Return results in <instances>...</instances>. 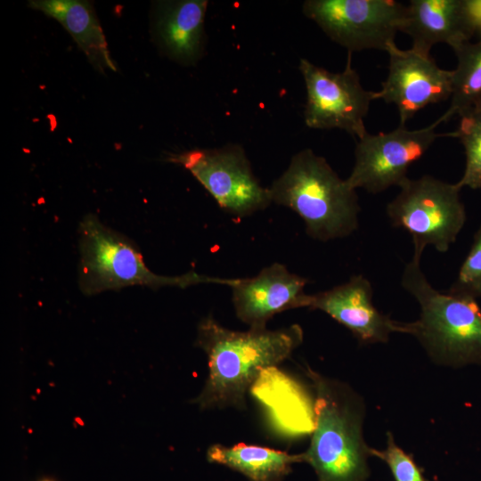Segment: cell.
Returning <instances> with one entry per match:
<instances>
[{
  "label": "cell",
  "instance_id": "6da1fadb",
  "mask_svg": "<svg viewBox=\"0 0 481 481\" xmlns=\"http://www.w3.org/2000/svg\"><path fill=\"white\" fill-rule=\"evenodd\" d=\"M304 339L298 324L278 330L236 331L203 318L197 328L196 345L208 357V374L192 403L201 410L246 409V395L267 370L288 359Z\"/></svg>",
  "mask_w": 481,
  "mask_h": 481
},
{
  "label": "cell",
  "instance_id": "7a4b0ae2",
  "mask_svg": "<svg viewBox=\"0 0 481 481\" xmlns=\"http://www.w3.org/2000/svg\"><path fill=\"white\" fill-rule=\"evenodd\" d=\"M314 399V428L303 461L317 481H366L370 446L363 438L365 406L348 384L310 368Z\"/></svg>",
  "mask_w": 481,
  "mask_h": 481
},
{
  "label": "cell",
  "instance_id": "3957f363",
  "mask_svg": "<svg viewBox=\"0 0 481 481\" xmlns=\"http://www.w3.org/2000/svg\"><path fill=\"white\" fill-rule=\"evenodd\" d=\"M421 256L413 251L402 275V286L420 309L418 320L402 322L403 333L416 338L436 364L481 365V306L472 298L435 289L421 270Z\"/></svg>",
  "mask_w": 481,
  "mask_h": 481
},
{
  "label": "cell",
  "instance_id": "277c9868",
  "mask_svg": "<svg viewBox=\"0 0 481 481\" xmlns=\"http://www.w3.org/2000/svg\"><path fill=\"white\" fill-rule=\"evenodd\" d=\"M268 189L272 202L296 212L313 239L327 241L343 238L358 227L356 190L311 149L296 153Z\"/></svg>",
  "mask_w": 481,
  "mask_h": 481
},
{
  "label": "cell",
  "instance_id": "5b68a950",
  "mask_svg": "<svg viewBox=\"0 0 481 481\" xmlns=\"http://www.w3.org/2000/svg\"><path fill=\"white\" fill-rule=\"evenodd\" d=\"M78 284L86 295H95L130 286L157 289L165 286L186 288L200 283L231 287L235 279H224L189 272L179 276L153 273L138 247L126 236L88 214L78 226Z\"/></svg>",
  "mask_w": 481,
  "mask_h": 481
},
{
  "label": "cell",
  "instance_id": "8992f818",
  "mask_svg": "<svg viewBox=\"0 0 481 481\" xmlns=\"http://www.w3.org/2000/svg\"><path fill=\"white\" fill-rule=\"evenodd\" d=\"M399 187L386 209L392 225L412 235L413 251L422 254L427 246H432L446 252L467 219L461 188L429 175L408 177Z\"/></svg>",
  "mask_w": 481,
  "mask_h": 481
},
{
  "label": "cell",
  "instance_id": "52a82bcc",
  "mask_svg": "<svg viewBox=\"0 0 481 481\" xmlns=\"http://www.w3.org/2000/svg\"><path fill=\"white\" fill-rule=\"evenodd\" d=\"M167 159L187 169L219 207L233 216H250L272 203L269 189L254 175L240 145L193 149L170 154Z\"/></svg>",
  "mask_w": 481,
  "mask_h": 481
},
{
  "label": "cell",
  "instance_id": "ba28073f",
  "mask_svg": "<svg viewBox=\"0 0 481 481\" xmlns=\"http://www.w3.org/2000/svg\"><path fill=\"white\" fill-rule=\"evenodd\" d=\"M302 10L332 41L353 53L386 51L401 31L406 5L394 0H307Z\"/></svg>",
  "mask_w": 481,
  "mask_h": 481
},
{
  "label": "cell",
  "instance_id": "9c48e42d",
  "mask_svg": "<svg viewBox=\"0 0 481 481\" xmlns=\"http://www.w3.org/2000/svg\"><path fill=\"white\" fill-rule=\"evenodd\" d=\"M351 60L348 52L346 67L338 73L306 59L300 60L298 69L306 88V125L314 129H342L359 140L368 133L364 118L375 92L363 87Z\"/></svg>",
  "mask_w": 481,
  "mask_h": 481
},
{
  "label": "cell",
  "instance_id": "30bf717a",
  "mask_svg": "<svg viewBox=\"0 0 481 481\" xmlns=\"http://www.w3.org/2000/svg\"><path fill=\"white\" fill-rule=\"evenodd\" d=\"M443 122L441 116L420 129L409 130L399 125L388 133H367L357 141L355 165L346 181L353 189L363 188L371 193L400 186L408 178L409 167L419 160L437 138L452 137V132H436Z\"/></svg>",
  "mask_w": 481,
  "mask_h": 481
},
{
  "label": "cell",
  "instance_id": "8fae6325",
  "mask_svg": "<svg viewBox=\"0 0 481 481\" xmlns=\"http://www.w3.org/2000/svg\"><path fill=\"white\" fill-rule=\"evenodd\" d=\"M386 52L388 74L374 100L395 105L399 125L405 126L424 107L451 97L452 71L439 68L429 53L412 47L402 50L395 42Z\"/></svg>",
  "mask_w": 481,
  "mask_h": 481
},
{
  "label": "cell",
  "instance_id": "7c38bea8",
  "mask_svg": "<svg viewBox=\"0 0 481 481\" xmlns=\"http://www.w3.org/2000/svg\"><path fill=\"white\" fill-rule=\"evenodd\" d=\"M307 280L274 263L254 277L236 279L232 287L237 317L249 329H266L281 312L308 307L311 295L305 293Z\"/></svg>",
  "mask_w": 481,
  "mask_h": 481
},
{
  "label": "cell",
  "instance_id": "4fadbf2b",
  "mask_svg": "<svg viewBox=\"0 0 481 481\" xmlns=\"http://www.w3.org/2000/svg\"><path fill=\"white\" fill-rule=\"evenodd\" d=\"M372 287L363 275L330 289L311 295L307 308L320 310L348 329L362 344L386 343L394 332L403 333L402 322L379 311Z\"/></svg>",
  "mask_w": 481,
  "mask_h": 481
},
{
  "label": "cell",
  "instance_id": "5bb4252c",
  "mask_svg": "<svg viewBox=\"0 0 481 481\" xmlns=\"http://www.w3.org/2000/svg\"><path fill=\"white\" fill-rule=\"evenodd\" d=\"M401 31L412 37V48L428 53L439 43L453 49L477 32L469 0H412Z\"/></svg>",
  "mask_w": 481,
  "mask_h": 481
},
{
  "label": "cell",
  "instance_id": "9a60e30c",
  "mask_svg": "<svg viewBox=\"0 0 481 481\" xmlns=\"http://www.w3.org/2000/svg\"><path fill=\"white\" fill-rule=\"evenodd\" d=\"M207 0L161 2L155 31L162 48L175 61L192 64L202 54Z\"/></svg>",
  "mask_w": 481,
  "mask_h": 481
},
{
  "label": "cell",
  "instance_id": "2e32d148",
  "mask_svg": "<svg viewBox=\"0 0 481 481\" xmlns=\"http://www.w3.org/2000/svg\"><path fill=\"white\" fill-rule=\"evenodd\" d=\"M29 5L59 21L100 72L117 71L93 5L81 0H32Z\"/></svg>",
  "mask_w": 481,
  "mask_h": 481
},
{
  "label": "cell",
  "instance_id": "e0dca14e",
  "mask_svg": "<svg viewBox=\"0 0 481 481\" xmlns=\"http://www.w3.org/2000/svg\"><path fill=\"white\" fill-rule=\"evenodd\" d=\"M208 462L227 467L249 481H282L303 454L289 453L266 446L240 443L232 446L214 444L207 450Z\"/></svg>",
  "mask_w": 481,
  "mask_h": 481
},
{
  "label": "cell",
  "instance_id": "ac0fdd59",
  "mask_svg": "<svg viewBox=\"0 0 481 481\" xmlns=\"http://www.w3.org/2000/svg\"><path fill=\"white\" fill-rule=\"evenodd\" d=\"M457 66L452 70L451 102L442 115L444 122L481 103V38L453 48Z\"/></svg>",
  "mask_w": 481,
  "mask_h": 481
},
{
  "label": "cell",
  "instance_id": "d6986e66",
  "mask_svg": "<svg viewBox=\"0 0 481 481\" xmlns=\"http://www.w3.org/2000/svg\"><path fill=\"white\" fill-rule=\"evenodd\" d=\"M459 126L452 137L460 140L466 156L463 175L457 184L462 189H481V103L458 116Z\"/></svg>",
  "mask_w": 481,
  "mask_h": 481
},
{
  "label": "cell",
  "instance_id": "ffe728a7",
  "mask_svg": "<svg viewBox=\"0 0 481 481\" xmlns=\"http://www.w3.org/2000/svg\"><path fill=\"white\" fill-rule=\"evenodd\" d=\"M448 292L474 299L481 298V225Z\"/></svg>",
  "mask_w": 481,
  "mask_h": 481
},
{
  "label": "cell",
  "instance_id": "44dd1931",
  "mask_svg": "<svg viewBox=\"0 0 481 481\" xmlns=\"http://www.w3.org/2000/svg\"><path fill=\"white\" fill-rule=\"evenodd\" d=\"M370 454L388 466L395 481H427L413 458L396 444L390 432L387 433L386 448L370 447Z\"/></svg>",
  "mask_w": 481,
  "mask_h": 481
},
{
  "label": "cell",
  "instance_id": "7402d4cb",
  "mask_svg": "<svg viewBox=\"0 0 481 481\" xmlns=\"http://www.w3.org/2000/svg\"><path fill=\"white\" fill-rule=\"evenodd\" d=\"M476 30L481 34V0H469Z\"/></svg>",
  "mask_w": 481,
  "mask_h": 481
},
{
  "label": "cell",
  "instance_id": "603a6c76",
  "mask_svg": "<svg viewBox=\"0 0 481 481\" xmlns=\"http://www.w3.org/2000/svg\"><path fill=\"white\" fill-rule=\"evenodd\" d=\"M38 481H55V480L53 479V478H49V477H44V478H42V479H40Z\"/></svg>",
  "mask_w": 481,
  "mask_h": 481
}]
</instances>
